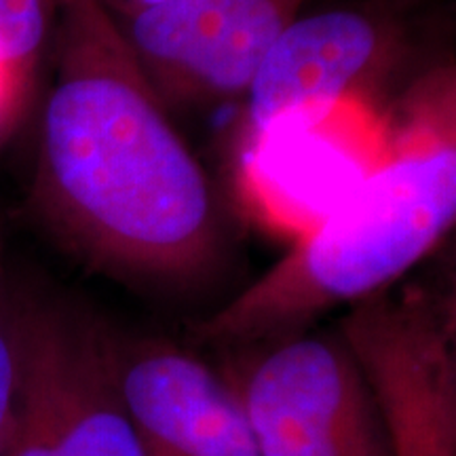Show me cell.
<instances>
[{
	"instance_id": "1",
	"label": "cell",
	"mask_w": 456,
	"mask_h": 456,
	"mask_svg": "<svg viewBox=\"0 0 456 456\" xmlns=\"http://www.w3.org/2000/svg\"><path fill=\"white\" fill-rule=\"evenodd\" d=\"M53 83L34 203L94 269L184 285L212 271L220 226L208 175L102 0H53Z\"/></svg>"
},
{
	"instance_id": "5",
	"label": "cell",
	"mask_w": 456,
	"mask_h": 456,
	"mask_svg": "<svg viewBox=\"0 0 456 456\" xmlns=\"http://www.w3.org/2000/svg\"><path fill=\"white\" fill-rule=\"evenodd\" d=\"M340 338L366 376L393 456H456L452 315L423 292L351 306Z\"/></svg>"
},
{
	"instance_id": "7",
	"label": "cell",
	"mask_w": 456,
	"mask_h": 456,
	"mask_svg": "<svg viewBox=\"0 0 456 456\" xmlns=\"http://www.w3.org/2000/svg\"><path fill=\"white\" fill-rule=\"evenodd\" d=\"M309 0H169L112 15L163 102L245 94L256 70Z\"/></svg>"
},
{
	"instance_id": "2",
	"label": "cell",
	"mask_w": 456,
	"mask_h": 456,
	"mask_svg": "<svg viewBox=\"0 0 456 456\" xmlns=\"http://www.w3.org/2000/svg\"><path fill=\"white\" fill-rule=\"evenodd\" d=\"M454 220V89L444 74L391 131L383 163L265 275L199 323L197 338L245 349L300 334L326 311L387 292Z\"/></svg>"
},
{
	"instance_id": "4",
	"label": "cell",
	"mask_w": 456,
	"mask_h": 456,
	"mask_svg": "<svg viewBox=\"0 0 456 456\" xmlns=\"http://www.w3.org/2000/svg\"><path fill=\"white\" fill-rule=\"evenodd\" d=\"M224 370L260 456H393L366 376L340 336L245 346Z\"/></svg>"
},
{
	"instance_id": "8",
	"label": "cell",
	"mask_w": 456,
	"mask_h": 456,
	"mask_svg": "<svg viewBox=\"0 0 456 456\" xmlns=\"http://www.w3.org/2000/svg\"><path fill=\"white\" fill-rule=\"evenodd\" d=\"M117 368L144 456H260L224 372L165 340L118 336Z\"/></svg>"
},
{
	"instance_id": "3",
	"label": "cell",
	"mask_w": 456,
	"mask_h": 456,
	"mask_svg": "<svg viewBox=\"0 0 456 456\" xmlns=\"http://www.w3.org/2000/svg\"><path fill=\"white\" fill-rule=\"evenodd\" d=\"M13 345L0 456H144L104 323L70 302L13 296Z\"/></svg>"
},
{
	"instance_id": "6",
	"label": "cell",
	"mask_w": 456,
	"mask_h": 456,
	"mask_svg": "<svg viewBox=\"0 0 456 456\" xmlns=\"http://www.w3.org/2000/svg\"><path fill=\"white\" fill-rule=\"evenodd\" d=\"M410 3L363 0L296 17L245 91L243 155L281 125L357 100L408 47Z\"/></svg>"
},
{
	"instance_id": "11",
	"label": "cell",
	"mask_w": 456,
	"mask_h": 456,
	"mask_svg": "<svg viewBox=\"0 0 456 456\" xmlns=\"http://www.w3.org/2000/svg\"><path fill=\"white\" fill-rule=\"evenodd\" d=\"M102 3H104V7L112 15H129L138 13V11L159 7V4L169 3V0H102Z\"/></svg>"
},
{
	"instance_id": "9",
	"label": "cell",
	"mask_w": 456,
	"mask_h": 456,
	"mask_svg": "<svg viewBox=\"0 0 456 456\" xmlns=\"http://www.w3.org/2000/svg\"><path fill=\"white\" fill-rule=\"evenodd\" d=\"M53 32V0H0V74L20 98Z\"/></svg>"
},
{
	"instance_id": "10",
	"label": "cell",
	"mask_w": 456,
	"mask_h": 456,
	"mask_svg": "<svg viewBox=\"0 0 456 456\" xmlns=\"http://www.w3.org/2000/svg\"><path fill=\"white\" fill-rule=\"evenodd\" d=\"M15 391V345H13V296L4 275L3 241H0V444L11 412Z\"/></svg>"
}]
</instances>
